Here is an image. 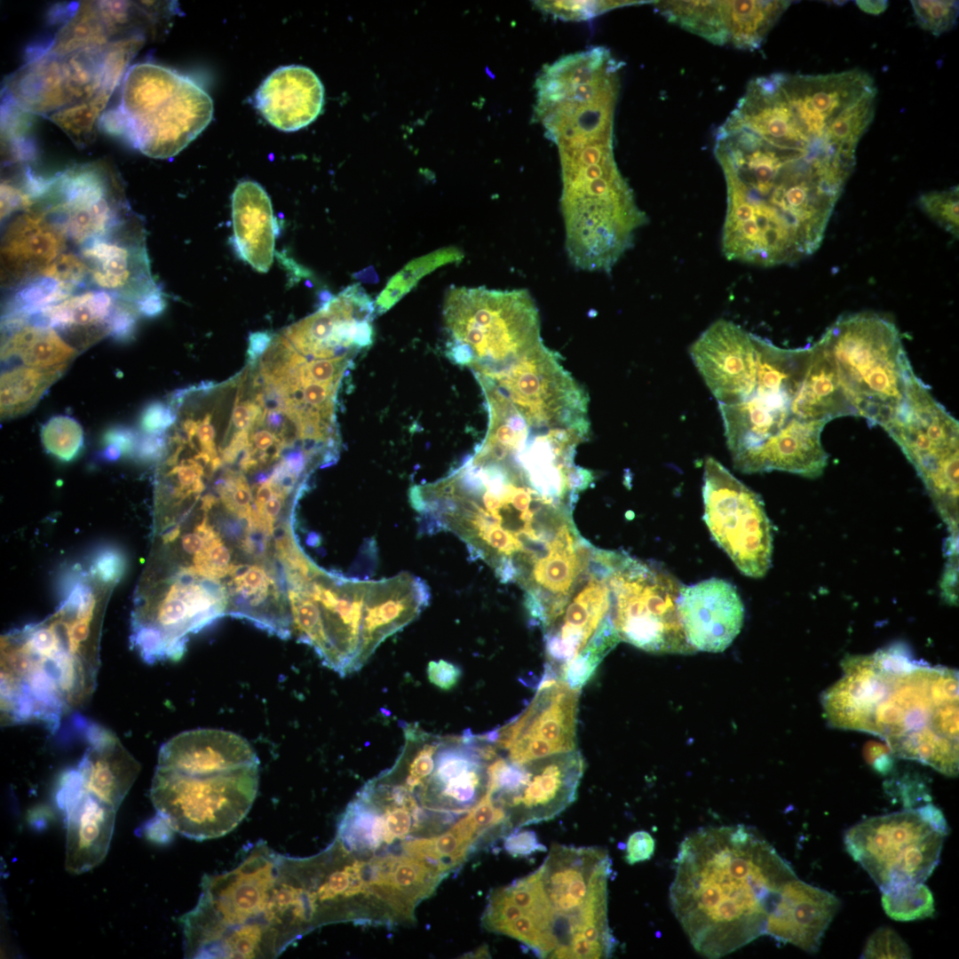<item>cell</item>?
I'll list each match as a JSON object with an SVG mask.
<instances>
[{"label":"cell","instance_id":"obj_1","mask_svg":"<svg viewBox=\"0 0 959 959\" xmlns=\"http://www.w3.org/2000/svg\"><path fill=\"white\" fill-rule=\"evenodd\" d=\"M575 456L546 437L486 436L448 475L409 490L421 530L456 535L502 583L519 586L540 628L565 606L596 548L573 519L593 481Z\"/></svg>","mask_w":959,"mask_h":959},{"label":"cell","instance_id":"obj_2","mask_svg":"<svg viewBox=\"0 0 959 959\" xmlns=\"http://www.w3.org/2000/svg\"><path fill=\"white\" fill-rule=\"evenodd\" d=\"M670 886V908L693 947L727 955L764 934L781 887L797 876L754 828H700L680 843Z\"/></svg>","mask_w":959,"mask_h":959},{"label":"cell","instance_id":"obj_3","mask_svg":"<svg viewBox=\"0 0 959 959\" xmlns=\"http://www.w3.org/2000/svg\"><path fill=\"white\" fill-rule=\"evenodd\" d=\"M823 695L829 723L876 734L899 757L958 773V674L900 647L850 656Z\"/></svg>","mask_w":959,"mask_h":959},{"label":"cell","instance_id":"obj_4","mask_svg":"<svg viewBox=\"0 0 959 959\" xmlns=\"http://www.w3.org/2000/svg\"><path fill=\"white\" fill-rule=\"evenodd\" d=\"M123 4L80 5L52 43L6 84L24 111L49 118L75 143L90 142L144 35Z\"/></svg>","mask_w":959,"mask_h":959},{"label":"cell","instance_id":"obj_5","mask_svg":"<svg viewBox=\"0 0 959 959\" xmlns=\"http://www.w3.org/2000/svg\"><path fill=\"white\" fill-rule=\"evenodd\" d=\"M614 119L588 115L554 127L561 164V212L573 265L610 272L646 222L614 155Z\"/></svg>","mask_w":959,"mask_h":959},{"label":"cell","instance_id":"obj_6","mask_svg":"<svg viewBox=\"0 0 959 959\" xmlns=\"http://www.w3.org/2000/svg\"><path fill=\"white\" fill-rule=\"evenodd\" d=\"M258 781L259 760L246 739L199 728L161 746L150 798L174 831L194 840L212 839L244 819Z\"/></svg>","mask_w":959,"mask_h":959},{"label":"cell","instance_id":"obj_7","mask_svg":"<svg viewBox=\"0 0 959 959\" xmlns=\"http://www.w3.org/2000/svg\"><path fill=\"white\" fill-rule=\"evenodd\" d=\"M99 669V654L72 640L60 609L47 622L4 635L2 725L37 723L55 733L64 716L91 697Z\"/></svg>","mask_w":959,"mask_h":959},{"label":"cell","instance_id":"obj_8","mask_svg":"<svg viewBox=\"0 0 959 959\" xmlns=\"http://www.w3.org/2000/svg\"><path fill=\"white\" fill-rule=\"evenodd\" d=\"M276 857L259 841L237 868L202 878L196 906L180 919L185 957H274L267 906Z\"/></svg>","mask_w":959,"mask_h":959},{"label":"cell","instance_id":"obj_9","mask_svg":"<svg viewBox=\"0 0 959 959\" xmlns=\"http://www.w3.org/2000/svg\"><path fill=\"white\" fill-rule=\"evenodd\" d=\"M400 579L357 580L313 563L289 594L292 633L327 668L341 677L353 673L368 662L371 636Z\"/></svg>","mask_w":959,"mask_h":959},{"label":"cell","instance_id":"obj_10","mask_svg":"<svg viewBox=\"0 0 959 959\" xmlns=\"http://www.w3.org/2000/svg\"><path fill=\"white\" fill-rule=\"evenodd\" d=\"M210 95L190 77L150 62L131 67L117 103L104 112L99 126L143 155L170 158L209 125Z\"/></svg>","mask_w":959,"mask_h":959},{"label":"cell","instance_id":"obj_11","mask_svg":"<svg viewBox=\"0 0 959 959\" xmlns=\"http://www.w3.org/2000/svg\"><path fill=\"white\" fill-rule=\"evenodd\" d=\"M831 363L853 416L883 427L915 373L900 332L873 313L842 315L816 341Z\"/></svg>","mask_w":959,"mask_h":959},{"label":"cell","instance_id":"obj_12","mask_svg":"<svg viewBox=\"0 0 959 959\" xmlns=\"http://www.w3.org/2000/svg\"><path fill=\"white\" fill-rule=\"evenodd\" d=\"M442 313L447 358L475 377L502 371L543 343L538 309L525 289L452 286Z\"/></svg>","mask_w":959,"mask_h":959},{"label":"cell","instance_id":"obj_13","mask_svg":"<svg viewBox=\"0 0 959 959\" xmlns=\"http://www.w3.org/2000/svg\"><path fill=\"white\" fill-rule=\"evenodd\" d=\"M612 861L601 847L555 844L537 868L554 917L551 958L609 957L616 940L607 917Z\"/></svg>","mask_w":959,"mask_h":959},{"label":"cell","instance_id":"obj_14","mask_svg":"<svg viewBox=\"0 0 959 959\" xmlns=\"http://www.w3.org/2000/svg\"><path fill=\"white\" fill-rule=\"evenodd\" d=\"M756 349L753 369L736 398L718 405L726 444L740 472L762 447L802 421L793 414V401L811 353L810 345L781 348L758 336Z\"/></svg>","mask_w":959,"mask_h":959},{"label":"cell","instance_id":"obj_15","mask_svg":"<svg viewBox=\"0 0 959 959\" xmlns=\"http://www.w3.org/2000/svg\"><path fill=\"white\" fill-rule=\"evenodd\" d=\"M948 826L931 804L863 820L844 836L852 858L881 892L923 883L939 862Z\"/></svg>","mask_w":959,"mask_h":959},{"label":"cell","instance_id":"obj_16","mask_svg":"<svg viewBox=\"0 0 959 959\" xmlns=\"http://www.w3.org/2000/svg\"><path fill=\"white\" fill-rule=\"evenodd\" d=\"M923 480L940 516L958 532V421L914 373L904 400L882 427Z\"/></svg>","mask_w":959,"mask_h":959},{"label":"cell","instance_id":"obj_17","mask_svg":"<svg viewBox=\"0 0 959 959\" xmlns=\"http://www.w3.org/2000/svg\"><path fill=\"white\" fill-rule=\"evenodd\" d=\"M611 617L621 641L656 654H690L678 611L682 583L654 562L614 551Z\"/></svg>","mask_w":959,"mask_h":959},{"label":"cell","instance_id":"obj_18","mask_svg":"<svg viewBox=\"0 0 959 959\" xmlns=\"http://www.w3.org/2000/svg\"><path fill=\"white\" fill-rule=\"evenodd\" d=\"M26 200L59 226L81 249L102 239L131 216L116 175L102 162L75 165L49 178L22 179Z\"/></svg>","mask_w":959,"mask_h":959},{"label":"cell","instance_id":"obj_19","mask_svg":"<svg viewBox=\"0 0 959 959\" xmlns=\"http://www.w3.org/2000/svg\"><path fill=\"white\" fill-rule=\"evenodd\" d=\"M82 353L36 313L2 319L1 418L29 412Z\"/></svg>","mask_w":959,"mask_h":959},{"label":"cell","instance_id":"obj_20","mask_svg":"<svg viewBox=\"0 0 959 959\" xmlns=\"http://www.w3.org/2000/svg\"><path fill=\"white\" fill-rule=\"evenodd\" d=\"M704 521L717 544L745 575L771 567L773 533L761 498L714 457L704 462Z\"/></svg>","mask_w":959,"mask_h":959},{"label":"cell","instance_id":"obj_21","mask_svg":"<svg viewBox=\"0 0 959 959\" xmlns=\"http://www.w3.org/2000/svg\"><path fill=\"white\" fill-rule=\"evenodd\" d=\"M584 760L575 749L524 763L499 755L488 765L487 793L511 830L554 819L576 798Z\"/></svg>","mask_w":959,"mask_h":959},{"label":"cell","instance_id":"obj_22","mask_svg":"<svg viewBox=\"0 0 959 959\" xmlns=\"http://www.w3.org/2000/svg\"><path fill=\"white\" fill-rule=\"evenodd\" d=\"M579 694L564 681L543 676L527 707L486 733L501 756L516 763L575 750Z\"/></svg>","mask_w":959,"mask_h":959},{"label":"cell","instance_id":"obj_23","mask_svg":"<svg viewBox=\"0 0 959 959\" xmlns=\"http://www.w3.org/2000/svg\"><path fill=\"white\" fill-rule=\"evenodd\" d=\"M498 756L486 733L440 736L432 772L410 792L430 813L463 815L486 795L488 765Z\"/></svg>","mask_w":959,"mask_h":959},{"label":"cell","instance_id":"obj_24","mask_svg":"<svg viewBox=\"0 0 959 959\" xmlns=\"http://www.w3.org/2000/svg\"><path fill=\"white\" fill-rule=\"evenodd\" d=\"M89 268L90 283L136 306L147 316L164 307L159 287L149 270L144 232L131 216L107 236L80 249Z\"/></svg>","mask_w":959,"mask_h":959},{"label":"cell","instance_id":"obj_25","mask_svg":"<svg viewBox=\"0 0 959 959\" xmlns=\"http://www.w3.org/2000/svg\"><path fill=\"white\" fill-rule=\"evenodd\" d=\"M613 551L596 548L590 564L558 617L543 630L547 669L557 678L611 617L609 574Z\"/></svg>","mask_w":959,"mask_h":959},{"label":"cell","instance_id":"obj_26","mask_svg":"<svg viewBox=\"0 0 959 959\" xmlns=\"http://www.w3.org/2000/svg\"><path fill=\"white\" fill-rule=\"evenodd\" d=\"M790 1H690L683 28L718 45L754 51L790 5Z\"/></svg>","mask_w":959,"mask_h":959},{"label":"cell","instance_id":"obj_27","mask_svg":"<svg viewBox=\"0 0 959 959\" xmlns=\"http://www.w3.org/2000/svg\"><path fill=\"white\" fill-rule=\"evenodd\" d=\"M678 611L688 644L701 652L725 650L740 633L744 619L735 587L718 578L683 585Z\"/></svg>","mask_w":959,"mask_h":959},{"label":"cell","instance_id":"obj_28","mask_svg":"<svg viewBox=\"0 0 959 959\" xmlns=\"http://www.w3.org/2000/svg\"><path fill=\"white\" fill-rule=\"evenodd\" d=\"M775 75L802 127L816 143H824L827 127L843 109L876 88L872 77L858 68L826 75Z\"/></svg>","mask_w":959,"mask_h":959},{"label":"cell","instance_id":"obj_29","mask_svg":"<svg viewBox=\"0 0 959 959\" xmlns=\"http://www.w3.org/2000/svg\"><path fill=\"white\" fill-rule=\"evenodd\" d=\"M57 802L67 816L66 869L91 870L107 854L117 810L83 790L74 769L63 775Z\"/></svg>","mask_w":959,"mask_h":959},{"label":"cell","instance_id":"obj_30","mask_svg":"<svg viewBox=\"0 0 959 959\" xmlns=\"http://www.w3.org/2000/svg\"><path fill=\"white\" fill-rule=\"evenodd\" d=\"M6 226L1 248V277L16 290L36 280L57 257L67 251L64 231L40 210L27 206Z\"/></svg>","mask_w":959,"mask_h":959},{"label":"cell","instance_id":"obj_31","mask_svg":"<svg viewBox=\"0 0 959 959\" xmlns=\"http://www.w3.org/2000/svg\"><path fill=\"white\" fill-rule=\"evenodd\" d=\"M840 904L831 892L796 876L781 887L767 916L764 934L815 953Z\"/></svg>","mask_w":959,"mask_h":959},{"label":"cell","instance_id":"obj_32","mask_svg":"<svg viewBox=\"0 0 959 959\" xmlns=\"http://www.w3.org/2000/svg\"><path fill=\"white\" fill-rule=\"evenodd\" d=\"M75 724L88 747L74 769L83 790L118 810L140 764L110 730L77 716Z\"/></svg>","mask_w":959,"mask_h":959},{"label":"cell","instance_id":"obj_33","mask_svg":"<svg viewBox=\"0 0 959 959\" xmlns=\"http://www.w3.org/2000/svg\"><path fill=\"white\" fill-rule=\"evenodd\" d=\"M324 104V87L317 75L300 65L280 67L260 84L254 105L261 115L282 131L312 123Z\"/></svg>","mask_w":959,"mask_h":959},{"label":"cell","instance_id":"obj_34","mask_svg":"<svg viewBox=\"0 0 959 959\" xmlns=\"http://www.w3.org/2000/svg\"><path fill=\"white\" fill-rule=\"evenodd\" d=\"M233 244L240 258L266 273L273 260L278 233L272 202L256 181L238 183L232 194Z\"/></svg>","mask_w":959,"mask_h":959},{"label":"cell","instance_id":"obj_35","mask_svg":"<svg viewBox=\"0 0 959 959\" xmlns=\"http://www.w3.org/2000/svg\"><path fill=\"white\" fill-rule=\"evenodd\" d=\"M464 253L456 247H444L423 255L408 262L387 282L376 301V313L380 315L390 310L418 281L435 269L451 263L460 262Z\"/></svg>","mask_w":959,"mask_h":959},{"label":"cell","instance_id":"obj_36","mask_svg":"<svg viewBox=\"0 0 959 959\" xmlns=\"http://www.w3.org/2000/svg\"><path fill=\"white\" fill-rule=\"evenodd\" d=\"M876 101V88H873L847 106L827 127L823 142L856 152L859 140L874 119Z\"/></svg>","mask_w":959,"mask_h":959},{"label":"cell","instance_id":"obj_37","mask_svg":"<svg viewBox=\"0 0 959 959\" xmlns=\"http://www.w3.org/2000/svg\"><path fill=\"white\" fill-rule=\"evenodd\" d=\"M882 905L889 917L901 922L930 917L935 910L933 895L923 883L902 884L882 892Z\"/></svg>","mask_w":959,"mask_h":959},{"label":"cell","instance_id":"obj_38","mask_svg":"<svg viewBox=\"0 0 959 959\" xmlns=\"http://www.w3.org/2000/svg\"><path fill=\"white\" fill-rule=\"evenodd\" d=\"M41 441L45 450L61 461L73 460L83 445L81 424L67 415L50 418L41 428Z\"/></svg>","mask_w":959,"mask_h":959},{"label":"cell","instance_id":"obj_39","mask_svg":"<svg viewBox=\"0 0 959 959\" xmlns=\"http://www.w3.org/2000/svg\"><path fill=\"white\" fill-rule=\"evenodd\" d=\"M641 1H535L534 6L554 19L586 20L607 11Z\"/></svg>","mask_w":959,"mask_h":959},{"label":"cell","instance_id":"obj_40","mask_svg":"<svg viewBox=\"0 0 959 959\" xmlns=\"http://www.w3.org/2000/svg\"><path fill=\"white\" fill-rule=\"evenodd\" d=\"M917 24L934 36L951 30L958 18L957 1H910Z\"/></svg>","mask_w":959,"mask_h":959},{"label":"cell","instance_id":"obj_41","mask_svg":"<svg viewBox=\"0 0 959 959\" xmlns=\"http://www.w3.org/2000/svg\"><path fill=\"white\" fill-rule=\"evenodd\" d=\"M919 205L936 223L947 232L958 237V186L943 190L931 191L919 197Z\"/></svg>","mask_w":959,"mask_h":959},{"label":"cell","instance_id":"obj_42","mask_svg":"<svg viewBox=\"0 0 959 959\" xmlns=\"http://www.w3.org/2000/svg\"><path fill=\"white\" fill-rule=\"evenodd\" d=\"M861 957L910 958L911 952L896 931L888 927H880L869 936Z\"/></svg>","mask_w":959,"mask_h":959},{"label":"cell","instance_id":"obj_43","mask_svg":"<svg viewBox=\"0 0 959 959\" xmlns=\"http://www.w3.org/2000/svg\"><path fill=\"white\" fill-rule=\"evenodd\" d=\"M125 568L124 556L116 548L107 547L99 550L94 556L91 572L101 582L111 583L117 582Z\"/></svg>","mask_w":959,"mask_h":959},{"label":"cell","instance_id":"obj_44","mask_svg":"<svg viewBox=\"0 0 959 959\" xmlns=\"http://www.w3.org/2000/svg\"><path fill=\"white\" fill-rule=\"evenodd\" d=\"M139 422L142 433L162 435L171 422V414L167 402L154 401L146 406Z\"/></svg>","mask_w":959,"mask_h":959},{"label":"cell","instance_id":"obj_45","mask_svg":"<svg viewBox=\"0 0 959 959\" xmlns=\"http://www.w3.org/2000/svg\"><path fill=\"white\" fill-rule=\"evenodd\" d=\"M504 850L513 857L530 856L536 852H545V845L540 843L532 830L515 829L504 836Z\"/></svg>","mask_w":959,"mask_h":959},{"label":"cell","instance_id":"obj_46","mask_svg":"<svg viewBox=\"0 0 959 959\" xmlns=\"http://www.w3.org/2000/svg\"><path fill=\"white\" fill-rule=\"evenodd\" d=\"M461 675L462 670L457 665L445 660L431 661L427 666L429 681L441 690L452 689Z\"/></svg>","mask_w":959,"mask_h":959},{"label":"cell","instance_id":"obj_47","mask_svg":"<svg viewBox=\"0 0 959 959\" xmlns=\"http://www.w3.org/2000/svg\"><path fill=\"white\" fill-rule=\"evenodd\" d=\"M654 837L646 831H636L627 840L625 861L633 865L648 860L654 855Z\"/></svg>","mask_w":959,"mask_h":959},{"label":"cell","instance_id":"obj_48","mask_svg":"<svg viewBox=\"0 0 959 959\" xmlns=\"http://www.w3.org/2000/svg\"><path fill=\"white\" fill-rule=\"evenodd\" d=\"M139 435L131 428L116 426L110 428L103 436L105 445L118 447L123 454L133 455Z\"/></svg>","mask_w":959,"mask_h":959},{"label":"cell","instance_id":"obj_49","mask_svg":"<svg viewBox=\"0 0 959 959\" xmlns=\"http://www.w3.org/2000/svg\"><path fill=\"white\" fill-rule=\"evenodd\" d=\"M857 4L860 8L868 6L864 11L875 13L884 11V4H886L884 2H857Z\"/></svg>","mask_w":959,"mask_h":959},{"label":"cell","instance_id":"obj_50","mask_svg":"<svg viewBox=\"0 0 959 959\" xmlns=\"http://www.w3.org/2000/svg\"><path fill=\"white\" fill-rule=\"evenodd\" d=\"M472 957H489V952L487 947L478 948L476 952L472 954Z\"/></svg>","mask_w":959,"mask_h":959}]
</instances>
